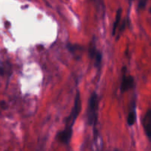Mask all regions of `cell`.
<instances>
[{"mask_svg": "<svg viewBox=\"0 0 151 151\" xmlns=\"http://www.w3.org/2000/svg\"><path fill=\"white\" fill-rule=\"evenodd\" d=\"M3 74H4V69L0 67V75H2Z\"/></svg>", "mask_w": 151, "mask_h": 151, "instance_id": "cell-10", "label": "cell"}, {"mask_svg": "<svg viewBox=\"0 0 151 151\" xmlns=\"http://www.w3.org/2000/svg\"><path fill=\"white\" fill-rule=\"evenodd\" d=\"M150 13H151V7H150Z\"/></svg>", "mask_w": 151, "mask_h": 151, "instance_id": "cell-12", "label": "cell"}, {"mask_svg": "<svg viewBox=\"0 0 151 151\" xmlns=\"http://www.w3.org/2000/svg\"><path fill=\"white\" fill-rule=\"evenodd\" d=\"M142 125H143L144 131L145 134L151 141V109H149L142 119Z\"/></svg>", "mask_w": 151, "mask_h": 151, "instance_id": "cell-3", "label": "cell"}, {"mask_svg": "<svg viewBox=\"0 0 151 151\" xmlns=\"http://www.w3.org/2000/svg\"><path fill=\"white\" fill-rule=\"evenodd\" d=\"M121 14H122V10H121V8H119L116 12V16H115V22H114L113 26V29H112L113 35H115V33H116V30L117 29H118V25H119V22H120V19H121Z\"/></svg>", "mask_w": 151, "mask_h": 151, "instance_id": "cell-8", "label": "cell"}, {"mask_svg": "<svg viewBox=\"0 0 151 151\" xmlns=\"http://www.w3.org/2000/svg\"><path fill=\"white\" fill-rule=\"evenodd\" d=\"M147 0H139V9L144 8L145 5H146V4H147Z\"/></svg>", "mask_w": 151, "mask_h": 151, "instance_id": "cell-9", "label": "cell"}, {"mask_svg": "<svg viewBox=\"0 0 151 151\" xmlns=\"http://www.w3.org/2000/svg\"><path fill=\"white\" fill-rule=\"evenodd\" d=\"M72 134L73 130L65 128L63 131L58 133L57 136H56V139H57V140L59 142L62 143V144L68 145L70 142V141Z\"/></svg>", "mask_w": 151, "mask_h": 151, "instance_id": "cell-6", "label": "cell"}, {"mask_svg": "<svg viewBox=\"0 0 151 151\" xmlns=\"http://www.w3.org/2000/svg\"><path fill=\"white\" fill-rule=\"evenodd\" d=\"M81 109V95L80 93L77 92L76 95L75 97V100H74V104L72 110H71L70 114L69 116H68L66 119H65V128L66 129L73 130V126L75 124L76 120L77 117L79 115L80 111Z\"/></svg>", "mask_w": 151, "mask_h": 151, "instance_id": "cell-2", "label": "cell"}, {"mask_svg": "<svg viewBox=\"0 0 151 151\" xmlns=\"http://www.w3.org/2000/svg\"><path fill=\"white\" fill-rule=\"evenodd\" d=\"M88 53L90 57L92 58L93 59H94L95 66L99 67L101 64V62H102V53H101L99 50H96V47H95V44H91V45L89 47Z\"/></svg>", "mask_w": 151, "mask_h": 151, "instance_id": "cell-5", "label": "cell"}, {"mask_svg": "<svg viewBox=\"0 0 151 151\" xmlns=\"http://www.w3.org/2000/svg\"><path fill=\"white\" fill-rule=\"evenodd\" d=\"M130 1H132V0H130Z\"/></svg>", "mask_w": 151, "mask_h": 151, "instance_id": "cell-13", "label": "cell"}, {"mask_svg": "<svg viewBox=\"0 0 151 151\" xmlns=\"http://www.w3.org/2000/svg\"><path fill=\"white\" fill-rule=\"evenodd\" d=\"M135 103H133V107H132L131 110L130 111L127 116V124L130 126H133L136 122V109H135Z\"/></svg>", "mask_w": 151, "mask_h": 151, "instance_id": "cell-7", "label": "cell"}, {"mask_svg": "<svg viewBox=\"0 0 151 151\" xmlns=\"http://www.w3.org/2000/svg\"><path fill=\"white\" fill-rule=\"evenodd\" d=\"M115 151H118V150H115Z\"/></svg>", "mask_w": 151, "mask_h": 151, "instance_id": "cell-11", "label": "cell"}, {"mask_svg": "<svg viewBox=\"0 0 151 151\" xmlns=\"http://www.w3.org/2000/svg\"><path fill=\"white\" fill-rule=\"evenodd\" d=\"M134 78H133L130 75H125V73L123 74L122 77V81H121V91L122 93L126 92V91H129L130 89L133 88L134 86Z\"/></svg>", "mask_w": 151, "mask_h": 151, "instance_id": "cell-4", "label": "cell"}, {"mask_svg": "<svg viewBox=\"0 0 151 151\" xmlns=\"http://www.w3.org/2000/svg\"><path fill=\"white\" fill-rule=\"evenodd\" d=\"M98 109H99V97L95 92L92 93L88 101L87 110V122L90 125H96L97 122Z\"/></svg>", "mask_w": 151, "mask_h": 151, "instance_id": "cell-1", "label": "cell"}]
</instances>
